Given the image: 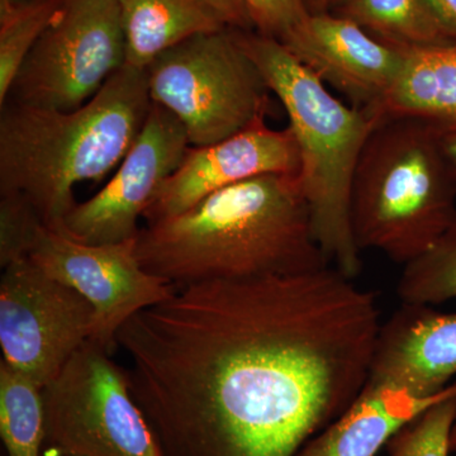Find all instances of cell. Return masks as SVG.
Listing matches in <instances>:
<instances>
[{
    "instance_id": "obj_1",
    "label": "cell",
    "mask_w": 456,
    "mask_h": 456,
    "mask_svg": "<svg viewBox=\"0 0 456 456\" xmlns=\"http://www.w3.org/2000/svg\"><path fill=\"white\" fill-rule=\"evenodd\" d=\"M336 268L176 288L117 332L164 456H296L367 384L377 296Z\"/></svg>"
},
{
    "instance_id": "obj_2",
    "label": "cell",
    "mask_w": 456,
    "mask_h": 456,
    "mask_svg": "<svg viewBox=\"0 0 456 456\" xmlns=\"http://www.w3.org/2000/svg\"><path fill=\"white\" fill-rule=\"evenodd\" d=\"M142 268L175 288L294 275L330 266L314 237L298 174H266L149 224L136 236Z\"/></svg>"
},
{
    "instance_id": "obj_3",
    "label": "cell",
    "mask_w": 456,
    "mask_h": 456,
    "mask_svg": "<svg viewBox=\"0 0 456 456\" xmlns=\"http://www.w3.org/2000/svg\"><path fill=\"white\" fill-rule=\"evenodd\" d=\"M146 69L125 65L73 110L8 101L0 116V196L27 200L56 230L74 189L122 163L151 110Z\"/></svg>"
},
{
    "instance_id": "obj_4",
    "label": "cell",
    "mask_w": 456,
    "mask_h": 456,
    "mask_svg": "<svg viewBox=\"0 0 456 456\" xmlns=\"http://www.w3.org/2000/svg\"><path fill=\"white\" fill-rule=\"evenodd\" d=\"M240 44L281 101L299 152L298 179L314 237L345 277L362 272L350 204L360 155L382 114L347 106L274 38L237 31Z\"/></svg>"
},
{
    "instance_id": "obj_5",
    "label": "cell",
    "mask_w": 456,
    "mask_h": 456,
    "mask_svg": "<svg viewBox=\"0 0 456 456\" xmlns=\"http://www.w3.org/2000/svg\"><path fill=\"white\" fill-rule=\"evenodd\" d=\"M350 216L360 251H380L403 266L439 241L456 218V180L434 125L380 119L360 155Z\"/></svg>"
},
{
    "instance_id": "obj_6",
    "label": "cell",
    "mask_w": 456,
    "mask_h": 456,
    "mask_svg": "<svg viewBox=\"0 0 456 456\" xmlns=\"http://www.w3.org/2000/svg\"><path fill=\"white\" fill-rule=\"evenodd\" d=\"M146 73L152 103L178 118L191 147L244 131L272 104L263 75L230 28L171 47Z\"/></svg>"
},
{
    "instance_id": "obj_7",
    "label": "cell",
    "mask_w": 456,
    "mask_h": 456,
    "mask_svg": "<svg viewBox=\"0 0 456 456\" xmlns=\"http://www.w3.org/2000/svg\"><path fill=\"white\" fill-rule=\"evenodd\" d=\"M45 448L77 456H164L127 369L89 340L42 388Z\"/></svg>"
},
{
    "instance_id": "obj_8",
    "label": "cell",
    "mask_w": 456,
    "mask_h": 456,
    "mask_svg": "<svg viewBox=\"0 0 456 456\" xmlns=\"http://www.w3.org/2000/svg\"><path fill=\"white\" fill-rule=\"evenodd\" d=\"M125 65L119 0H65L20 68L7 102L77 110Z\"/></svg>"
},
{
    "instance_id": "obj_9",
    "label": "cell",
    "mask_w": 456,
    "mask_h": 456,
    "mask_svg": "<svg viewBox=\"0 0 456 456\" xmlns=\"http://www.w3.org/2000/svg\"><path fill=\"white\" fill-rule=\"evenodd\" d=\"M94 330L93 305L29 257L3 268L0 349L8 367L44 388L92 340Z\"/></svg>"
},
{
    "instance_id": "obj_10",
    "label": "cell",
    "mask_w": 456,
    "mask_h": 456,
    "mask_svg": "<svg viewBox=\"0 0 456 456\" xmlns=\"http://www.w3.org/2000/svg\"><path fill=\"white\" fill-rule=\"evenodd\" d=\"M28 257L93 305L95 330L92 340L112 354L117 349V332L132 316L167 301L176 290L142 268L136 239L119 244H84L42 224Z\"/></svg>"
},
{
    "instance_id": "obj_11",
    "label": "cell",
    "mask_w": 456,
    "mask_h": 456,
    "mask_svg": "<svg viewBox=\"0 0 456 456\" xmlns=\"http://www.w3.org/2000/svg\"><path fill=\"white\" fill-rule=\"evenodd\" d=\"M191 147L182 123L152 103L130 151L104 187L77 203L56 231L84 244H119L136 239L139 221Z\"/></svg>"
},
{
    "instance_id": "obj_12",
    "label": "cell",
    "mask_w": 456,
    "mask_h": 456,
    "mask_svg": "<svg viewBox=\"0 0 456 456\" xmlns=\"http://www.w3.org/2000/svg\"><path fill=\"white\" fill-rule=\"evenodd\" d=\"M265 118L211 145L189 147L143 216L147 224L188 211L237 183L266 174H298V146L292 131L273 130Z\"/></svg>"
},
{
    "instance_id": "obj_13",
    "label": "cell",
    "mask_w": 456,
    "mask_h": 456,
    "mask_svg": "<svg viewBox=\"0 0 456 456\" xmlns=\"http://www.w3.org/2000/svg\"><path fill=\"white\" fill-rule=\"evenodd\" d=\"M281 45L351 106L380 113L397 80L403 49L369 33L350 18L311 12Z\"/></svg>"
},
{
    "instance_id": "obj_14",
    "label": "cell",
    "mask_w": 456,
    "mask_h": 456,
    "mask_svg": "<svg viewBox=\"0 0 456 456\" xmlns=\"http://www.w3.org/2000/svg\"><path fill=\"white\" fill-rule=\"evenodd\" d=\"M456 375V312L402 302L378 331L365 387L434 397Z\"/></svg>"
},
{
    "instance_id": "obj_15",
    "label": "cell",
    "mask_w": 456,
    "mask_h": 456,
    "mask_svg": "<svg viewBox=\"0 0 456 456\" xmlns=\"http://www.w3.org/2000/svg\"><path fill=\"white\" fill-rule=\"evenodd\" d=\"M452 386V384H450ZM364 387L349 410L308 441L296 456H377L395 432L445 397Z\"/></svg>"
},
{
    "instance_id": "obj_16",
    "label": "cell",
    "mask_w": 456,
    "mask_h": 456,
    "mask_svg": "<svg viewBox=\"0 0 456 456\" xmlns=\"http://www.w3.org/2000/svg\"><path fill=\"white\" fill-rule=\"evenodd\" d=\"M402 49L403 62L382 117H411L439 131L456 130V40Z\"/></svg>"
},
{
    "instance_id": "obj_17",
    "label": "cell",
    "mask_w": 456,
    "mask_h": 456,
    "mask_svg": "<svg viewBox=\"0 0 456 456\" xmlns=\"http://www.w3.org/2000/svg\"><path fill=\"white\" fill-rule=\"evenodd\" d=\"M126 65L147 69L193 36L230 28L206 0H119Z\"/></svg>"
},
{
    "instance_id": "obj_18",
    "label": "cell",
    "mask_w": 456,
    "mask_h": 456,
    "mask_svg": "<svg viewBox=\"0 0 456 456\" xmlns=\"http://www.w3.org/2000/svg\"><path fill=\"white\" fill-rule=\"evenodd\" d=\"M338 16L401 47L452 40L444 33L428 0H338Z\"/></svg>"
},
{
    "instance_id": "obj_19",
    "label": "cell",
    "mask_w": 456,
    "mask_h": 456,
    "mask_svg": "<svg viewBox=\"0 0 456 456\" xmlns=\"http://www.w3.org/2000/svg\"><path fill=\"white\" fill-rule=\"evenodd\" d=\"M0 437L5 456H44L42 388L0 362Z\"/></svg>"
},
{
    "instance_id": "obj_20",
    "label": "cell",
    "mask_w": 456,
    "mask_h": 456,
    "mask_svg": "<svg viewBox=\"0 0 456 456\" xmlns=\"http://www.w3.org/2000/svg\"><path fill=\"white\" fill-rule=\"evenodd\" d=\"M397 294L403 303L436 305L456 298V218L419 259L404 266Z\"/></svg>"
},
{
    "instance_id": "obj_21",
    "label": "cell",
    "mask_w": 456,
    "mask_h": 456,
    "mask_svg": "<svg viewBox=\"0 0 456 456\" xmlns=\"http://www.w3.org/2000/svg\"><path fill=\"white\" fill-rule=\"evenodd\" d=\"M64 2L41 0L0 20V106H4L20 68L59 17Z\"/></svg>"
},
{
    "instance_id": "obj_22",
    "label": "cell",
    "mask_w": 456,
    "mask_h": 456,
    "mask_svg": "<svg viewBox=\"0 0 456 456\" xmlns=\"http://www.w3.org/2000/svg\"><path fill=\"white\" fill-rule=\"evenodd\" d=\"M456 422V382L448 395L393 435L388 456H449L450 436Z\"/></svg>"
},
{
    "instance_id": "obj_23",
    "label": "cell",
    "mask_w": 456,
    "mask_h": 456,
    "mask_svg": "<svg viewBox=\"0 0 456 456\" xmlns=\"http://www.w3.org/2000/svg\"><path fill=\"white\" fill-rule=\"evenodd\" d=\"M0 265L28 257L44 224L35 208L18 196H0Z\"/></svg>"
},
{
    "instance_id": "obj_24",
    "label": "cell",
    "mask_w": 456,
    "mask_h": 456,
    "mask_svg": "<svg viewBox=\"0 0 456 456\" xmlns=\"http://www.w3.org/2000/svg\"><path fill=\"white\" fill-rule=\"evenodd\" d=\"M259 35L281 42L310 16L307 0H242Z\"/></svg>"
},
{
    "instance_id": "obj_25",
    "label": "cell",
    "mask_w": 456,
    "mask_h": 456,
    "mask_svg": "<svg viewBox=\"0 0 456 456\" xmlns=\"http://www.w3.org/2000/svg\"><path fill=\"white\" fill-rule=\"evenodd\" d=\"M222 17L228 27L248 29L253 26L250 14L242 0H206Z\"/></svg>"
},
{
    "instance_id": "obj_26",
    "label": "cell",
    "mask_w": 456,
    "mask_h": 456,
    "mask_svg": "<svg viewBox=\"0 0 456 456\" xmlns=\"http://www.w3.org/2000/svg\"><path fill=\"white\" fill-rule=\"evenodd\" d=\"M444 33L456 40V0H428Z\"/></svg>"
},
{
    "instance_id": "obj_27",
    "label": "cell",
    "mask_w": 456,
    "mask_h": 456,
    "mask_svg": "<svg viewBox=\"0 0 456 456\" xmlns=\"http://www.w3.org/2000/svg\"><path fill=\"white\" fill-rule=\"evenodd\" d=\"M440 143L450 170L456 180V130L440 131Z\"/></svg>"
},
{
    "instance_id": "obj_28",
    "label": "cell",
    "mask_w": 456,
    "mask_h": 456,
    "mask_svg": "<svg viewBox=\"0 0 456 456\" xmlns=\"http://www.w3.org/2000/svg\"><path fill=\"white\" fill-rule=\"evenodd\" d=\"M41 2V0H0V20L11 16L18 9L25 8L33 3Z\"/></svg>"
},
{
    "instance_id": "obj_29",
    "label": "cell",
    "mask_w": 456,
    "mask_h": 456,
    "mask_svg": "<svg viewBox=\"0 0 456 456\" xmlns=\"http://www.w3.org/2000/svg\"><path fill=\"white\" fill-rule=\"evenodd\" d=\"M308 7H314V12H325V9L331 4L332 0H307Z\"/></svg>"
},
{
    "instance_id": "obj_30",
    "label": "cell",
    "mask_w": 456,
    "mask_h": 456,
    "mask_svg": "<svg viewBox=\"0 0 456 456\" xmlns=\"http://www.w3.org/2000/svg\"><path fill=\"white\" fill-rule=\"evenodd\" d=\"M44 456H77V455L65 454V452H57V450L45 448L44 449Z\"/></svg>"
},
{
    "instance_id": "obj_31",
    "label": "cell",
    "mask_w": 456,
    "mask_h": 456,
    "mask_svg": "<svg viewBox=\"0 0 456 456\" xmlns=\"http://www.w3.org/2000/svg\"><path fill=\"white\" fill-rule=\"evenodd\" d=\"M450 449H452V452H456V422L452 430V436H450Z\"/></svg>"
},
{
    "instance_id": "obj_32",
    "label": "cell",
    "mask_w": 456,
    "mask_h": 456,
    "mask_svg": "<svg viewBox=\"0 0 456 456\" xmlns=\"http://www.w3.org/2000/svg\"><path fill=\"white\" fill-rule=\"evenodd\" d=\"M336 2H338V0H332V3H336Z\"/></svg>"
},
{
    "instance_id": "obj_33",
    "label": "cell",
    "mask_w": 456,
    "mask_h": 456,
    "mask_svg": "<svg viewBox=\"0 0 456 456\" xmlns=\"http://www.w3.org/2000/svg\"><path fill=\"white\" fill-rule=\"evenodd\" d=\"M2 456H5L4 452H3Z\"/></svg>"
}]
</instances>
